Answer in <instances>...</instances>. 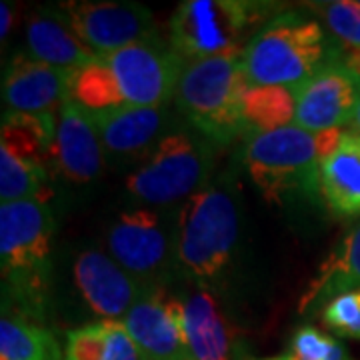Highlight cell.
Wrapping results in <instances>:
<instances>
[{"instance_id": "cell-1", "label": "cell", "mask_w": 360, "mask_h": 360, "mask_svg": "<svg viewBox=\"0 0 360 360\" xmlns=\"http://www.w3.org/2000/svg\"><path fill=\"white\" fill-rule=\"evenodd\" d=\"M184 63L162 40L98 54L70 75V101L90 115L132 106H165L179 86Z\"/></svg>"}, {"instance_id": "cell-2", "label": "cell", "mask_w": 360, "mask_h": 360, "mask_svg": "<svg viewBox=\"0 0 360 360\" xmlns=\"http://www.w3.org/2000/svg\"><path fill=\"white\" fill-rule=\"evenodd\" d=\"M54 217L49 202L0 205V270L4 304L34 322L46 316Z\"/></svg>"}, {"instance_id": "cell-3", "label": "cell", "mask_w": 360, "mask_h": 360, "mask_svg": "<svg viewBox=\"0 0 360 360\" xmlns=\"http://www.w3.org/2000/svg\"><path fill=\"white\" fill-rule=\"evenodd\" d=\"M345 130L310 132L296 124L252 134L245 167L262 196L281 202L286 194H321V165L335 150Z\"/></svg>"}, {"instance_id": "cell-4", "label": "cell", "mask_w": 360, "mask_h": 360, "mask_svg": "<svg viewBox=\"0 0 360 360\" xmlns=\"http://www.w3.org/2000/svg\"><path fill=\"white\" fill-rule=\"evenodd\" d=\"M246 89L243 52H226L184 63L174 101L202 136L217 144H229L245 132L243 96Z\"/></svg>"}, {"instance_id": "cell-5", "label": "cell", "mask_w": 360, "mask_h": 360, "mask_svg": "<svg viewBox=\"0 0 360 360\" xmlns=\"http://www.w3.org/2000/svg\"><path fill=\"white\" fill-rule=\"evenodd\" d=\"M238 243V205L229 191L205 186L180 206L176 262L198 286L219 283Z\"/></svg>"}, {"instance_id": "cell-6", "label": "cell", "mask_w": 360, "mask_h": 360, "mask_svg": "<svg viewBox=\"0 0 360 360\" xmlns=\"http://www.w3.org/2000/svg\"><path fill=\"white\" fill-rule=\"evenodd\" d=\"M324 30L316 20L283 14L260 28L243 51L248 86L296 89L324 63L333 60Z\"/></svg>"}, {"instance_id": "cell-7", "label": "cell", "mask_w": 360, "mask_h": 360, "mask_svg": "<svg viewBox=\"0 0 360 360\" xmlns=\"http://www.w3.org/2000/svg\"><path fill=\"white\" fill-rule=\"evenodd\" d=\"M212 155L188 132H168L127 179L129 193L148 206H170L205 188Z\"/></svg>"}, {"instance_id": "cell-8", "label": "cell", "mask_w": 360, "mask_h": 360, "mask_svg": "<svg viewBox=\"0 0 360 360\" xmlns=\"http://www.w3.org/2000/svg\"><path fill=\"white\" fill-rule=\"evenodd\" d=\"M266 4L240 0H188L179 4L170 20V49L182 63L226 52H243L248 26L260 22Z\"/></svg>"}, {"instance_id": "cell-9", "label": "cell", "mask_w": 360, "mask_h": 360, "mask_svg": "<svg viewBox=\"0 0 360 360\" xmlns=\"http://www.w3.org/2000/svg\"><path fill=\"white\" fill-rule=\"evenodd\" d=\"M106 252L136 281L158 286L176 258V226L168 231L162 214L153 208L124 210L106 231Z\"/></svg>"}, {"instance_id": "cell-10", "label": "cell", "mask_w": 360, "mask_h": 360, "mask_svg": "<svg viewBox=\"0 0 360 360\" xmlns=\"http://www.w3.org/2000/svg\"><path fill=\"white\" fill-rule=\"evenodd\" d=\"M72 30L96 54L120 51L132 44L158 40L153 13L136 2L82 0L58 4Z\"/></svg>"}, {"instance_id": "cell-11", "label": "cell", "mask_w": 360, "mask_h": 360, "mask_svg": "<svg viewBox=\"0 0 360 360\" xmlns=\"http://www.w3.org/2000/svg\"><path fill=\"white\" fill-rule=\"evenodd\" d=\"M360 77L345 60H328L296 86L295 124L310 132L342 130L350 124L359 98Z\"/></svg>"}, {"instance_id": "cell-12", "label": "cell", "mask_w": 360, "mask_h": 360, "mask_svg": "<svg viewBox=\"0 0 360 360\" xmlns=\"http://www.w3.org/2000/svg\"><path fill=\"white\" fill-rule=\"evenodd\" d=\"M75 284L101 321H122L150 286L136 281L108 252L89 248L75 260Z\"/></svg>"}, {"instance_id": "cell-13", "label": "cell", "mask_w": 360, "mask_h": 360, "mask_svg": "<svg viewBox=\"0 0 360 360\" xmlns=\"http://www.w3.org/2000/svg\"><path fill=\"white\" fill-rule=\"evenodd\" d=\"M142 360H191L182 328V302L150 286L122 319Z\"/></svg>"}, {"instance_id": "cell-14", "label": "cell", "mask_w": 360, "mask_h": 360, "mask_svg": "<svg viewBox=\"0 0 360 360\" xmlns=\"http://www.w3.org/2000/svg\"><path fill=\"white\" fill-rule=\"evenodd\" d=\"M52 162L65 179L77 184L96 180L104 170V146L92 115L70 98L56 116Z\"/></svg>"}, {"instance_id": "cell-15", "label": "cell", "mask_w": 360, "mask_h": 360, "mask_svg": "<svg viewBox=\"0 0 360 360\" xmlns=\"http://www.w3.org/2000/svg\"><path fill=\"white\" fill-rule=\"evenodd\" d=\"M70 75L28 54L14 56L2 78V101L11 112L46 115L70 98Z\"/></svg>"}, {"instance_id": "cell-16", "label": "cell", "mask_w": 360, "mask_h": 360, "mask_svg": "<svg viewBox=\"0 0 360 360\" xmlns=\"http://www.w3.org/2000/svg\"><path fill=\"white\" fill-rule=\"evenodd\" d=\"M26 51L30 58L65 72H75L98 56L78 39L60 8H40L28 18Z\"/></svg>"}, {"instance_id": "cell-17", "label": "cell", "mask_w": 360, "mask_h": 360, "mask_svg": "<svg viewBox=\"0 0 360 360\" xmlns=\"http://www.w3.org/2000/svg\"><path fill=\"white\" fill-rule=\"evenodd\" d=\"M104 150L115 156H134L153 150L167 134V106H132L92 115Z\"/></svg>"}, {"instance_id": "cell-18", "label": "cell", "mask_w": 360, "mask_h": 360, "mask_svg": "<svg viewBox=\"0 0 360 360\" xmlns=\"http://www.w3.org/2000/svg\"><path fill=\"white\" fill-rule=\"evenodd\" d=\"M321 196L336 217H360V134L345 130L321 165Z\"/></svg>"}, {"instance_id": "cell-19", "label": "cell", "mask_w": 360, "mask_h": 360, "mask_svg": "<svg viewBox=\"0 0 360 360\" xmlns=\"http://www.w3.org/2000/svg\"><path fill=\"white\" fill-rule=\"evenodd\" d=\"M182 302V328L191 360H231V338L212 292L198 286Z\"/></svg>"}, {"instance_id": "cell-20", "label": "cell", "mask_w": 360, "mask_h": 360, "mask_svg": "<svg viewBox=\"0 0 360 360\" xmlns=\"http://www.w3.org/2000/svg\"><path fill=\"white\" fill-rule=\"evenodd\" d=\"M360 286V224L326 258L316 278L300 298V314L324 309L336 296L347 295Z\"/></svg>"}, {"instance_id": "cell-21", "label": "cell", "mask_w": 360, "mask_h": 360, "mask_svg": "<svg viewBox=\"0 0 360 360\" xmlns=\"http://www.w3.org/2000/svg\"><path fill=\"white\" fill-rule=\"evenodd\" d=\"M65 360H142L120 321H96L66 335Z\"/></svg>"}, {"instance_id": "cell-22", "label": "cell", "mask_w": 360, "mask_h": 360, "mask_svg": "<svg viewBox=\"0 0 360 360\" xmlns=\"http://www.w3.org/2000/svg\"><path fill=\"white\" fill-rule=\"evenodd\" d=\"M0 360H65L56 336L13 310L0 319Z\"/></svg>"}, {"instance_id": "cell-23", "label": "cell", "mask_w": 360, "mask_h": 360, "mask_svg": "<svg viewBox=\"0 0 360 360\" xmlns=\"http://www.w3.org/2000/svg\"><path fill=\"white\" fill-rule=\"evenodd\" d=\"M296 89L248 86L243 96L245 132L260 134L295 124Z\"/></svg>"}, {"instance_id": "cell-24", "label": "cell", "mask_w": 360, "mask_h": 360, "mask_svg": "<svg viewBox=\"0 0 360 360\" xmlns=\"http://www.w3.org/2000/svg\"><path fill=\"white\" fill-rule=\"evenodd\" d=\"M49 172L44 165L0 148V205L42 200L49 202Z\"/></svg>"}, {"instance_id": "cell-25", "label": "cell", "mask_w": 360, "mask_h": 360, "mask_svg": "<svg viewBox=\"0 0 360 360\" xmlns=\"http://www.w3.org/2000/svg\"><path fill=\"white\" fill-rule=\"evenodd\" d=\"M316 11L324 18V25L342 44L360 49V2L336 0L316 4Z\"/></svg>"}, {"instance_id": "cell-26", "label": "cell", "mask_w": 360, "mask_h": 360, "mask_svg": "<svg viewBox=\"0 0 360 360\" xmlns=\"http://www.w3.org/2000/svg\"><path fill=\"white\" fill-rule=\"evenodd\" d=\"M288 354L295 360H352L338 340L314 326H304L292 336Z\"/></svg>"}, {"instance_id": "cell-27", "label": "cell", "mask_w": 360, "mask_h": 360, "mask_svg": "<svg viewBox=\"0 0 360 360\" xmlns=\"http://www.w3.org/2000/svg\"><path fill=\"white\" fill-rule=\"evenodd\" d=\"M322 322L340 336L360 338V286L336 296L321 310Z\"/></svg>"}, {"instance_id": "cell-28", "label": "cell", "mask_w": 360, "mask_h": 360, "mask_svg": "<svg viewBox=\"0 0 360 360\" xmlns=\"http://www.w3.org/2000/svg\"><path fill=\"white\" fill-rule=\"evenodd\" d=\"M0 14H2V22H0V39L4 40L6 39V34L11 32V28H13V8H11L6 2H2V4H0Z\"/></svg>"}, {"instance_id": "cell-29", "label": "cell", "mask_w": 360, "mask_h": 360, "mask_svg": "<svg viewBox=\"0 0 360 360\" xmlns=\"http://www.w3.org/2000/svg\"><path fill=\"white\" fill-rule=\"evenodd\" d=\"M342 60H345V65H347L354 75H359L360 77V49H350Z\"/></svg>"}, {"instance_id": "cell-30", "label": "cell", "mask_w": 360, "mask_h": 360, "mask_svg": "<svg viewBox=\"0 0 360 360\" xmlns=\"http://www.w3.org/2000/svg\"><path fill=\"white\" fill-rule=\"evenodd\" d=\"M350 130L360 134V90H359V98H356V106H354V115H352V120H350Z\"/></svg>"}, {"instance_id": "cell-31", "label": "cell", "mask_w": 360, "mask_h": 360, "mask_svg": "<svg viewBox=\"0 0 360 360\" xmlns=\"http://www.w3.org/2000/svg\"><path fill=\"white\" fill-rule=\"evenodd\" d=\"M258 360H295V359L286 352V354H283V356H272V359H258Z\"/></svg>"}]
</instances>
